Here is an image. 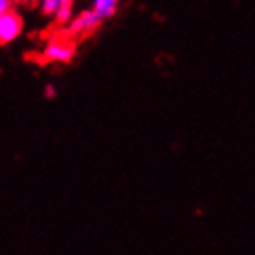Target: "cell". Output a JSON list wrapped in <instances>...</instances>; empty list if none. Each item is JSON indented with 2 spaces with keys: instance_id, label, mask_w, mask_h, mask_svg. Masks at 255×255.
Segmentation results:
<instances>
[{
  "instance_id": "cell-3",
  "label": "cell",
  "mask_w": 255,
  "mask_h": 255,
  "mask_svg": "<svg viewBox=\"0 0 255 255\" xmlns=\"http://www.w3.org/2000/svg\"><path fill=\"white\" fill-rule=\"evenodd\" d=\"M22 32V19L15 11L0 13V43L7 45Z\"/></svg>"
},
{
  "instance_id": "cell-8",
  "label": "cell",
  "mask_w": 255,
  "mask_h": 255,
  "mask_svg": "<svg viewBox=\"0 0 255 255\" xmlns=\"http://www.w3.org/2000/svg\"><path fill=\"white\" fill-rule=\"evenodd\" d=\"M45 96H46V98H54V96H56V87H54V85H46V87H45Z\"/></svg>"
},
{
  "instance_id": "cell-2",
  "label": "cell",
  "mask_w": 255,
  "mask_h": 255,
  "mask_svg": "<svg viewBox=\"0 0 255 255\" xmlns=\"http://www.w3.org/2000/svg\"><path fill=\"white\" fill-rule=\"evenodd\" d=\"M102 22H104V19L93 9V7H91V9H85V11H82L78 17H74V19L69 22V26H67V35H70V37H82L85 33L93 32L96 28H100Z\"/></svg>"
},
{
  "instance_id": "cell-6",
  "label": "cell",
  "mask_w": 255,
  "mask_h": 255,
  "mask_svg": "<svg viewBox=\"0 0 255 255\" xmlns=\"http://www.w3.org/2000/svg\"><path fill=\"white\" fill-rule=\"evenodd\" d=\"M54 20L58 24H69L72 20V6H61L58 9V13L54 15Z\"/></svg>"
},
{
  "instance_id": "cell-5",
  "label": "cell",
  "mask_w": 255,
  "mask_h": 255,
  "mask_svg": "<svg viewBox=\"0 0 255 255\" xmlns=\"http://www.w3.org/2000/svg\"><path fill=\"white\" fill-rule=\"evenodd\" d=\"M41 13L43 15H48V17H54L58 9L63 6V0H41Z\"/></svg>"
},
{
  "instance_id": "cell-1",
  "label": "cell",
  "mask_w": 255,
  "mask_h": 255,
  "mask_svg": "<svg viewBox=\"0 0 255 255\" xmlns=\"http://www.w3.org/2000/svg\"><path fill=\"white\" fill-rule=\"evenodd\" d=\"M76 54V45L70 41V35H56L46 43L43 50V58L46 61H58V63H69Z\"/></svg>"
},
{
  "instance_id": "cell-9",
  "label": "cell",
  "mask_w": 255,
  "mask_h": 255,
  "mask_svg": "<svg viewBox=\"0 0 255 255\" xmlns=\"http://www.w3.org/2000/svg\"><path fill=\"white\" fill-rule=\"evenodd\" d=\"M19 4H30V2H33V0H17Z\"/></svg>"
},
{
  "instance_id": "cell-4",
  "label": "cell",
  "mask_w": 255,
  "mask_h": 255,
  "mask_svg": "<svg viewBox=\"0 0 255 255\" xmlns=\"http://www.w3.org/2000/svg\"><path fill=\"white\" fill-rule=\"evenodd\" d=\"M119 6V0H93V9H95L104 20L113 17Z\"/></svg>"
},
{
  "instance_id": "cell-7",
  "label": "cell",
  "mask_w": 255,
  "mask_h": 255,
  "mask_svg": "<svg viewBox=\"0 0 255 255\" xmlns=\"http://www.w3.org/2000/svg\"><path fill=\"white\" fill-rule=\"evenodd\" d=\"M13 0H0V13H7L11 11Z\"/></svg>"
}]
</instances>
